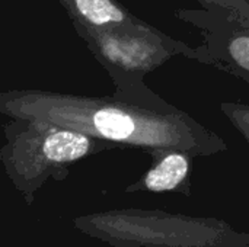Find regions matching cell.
Segmentation results:
<instances>
[{"label":"cell","mask_w":249,"mask_h":247,"mask_svg":"<svg viewBox=\"0 0 249 247\" xmlns=\"http://www.w3.org/2000/svg\"><path fill=\"white\" fill-rule=\"evenodd\" d=\"M0 114L45 119L149 156L160 150H182L194 157H210L229 150L217 132L177 105H150L117 93L9 89L0 92Z\"/></svg>","instance_id":"1"},{"label":"cell","mask_w":249,"mask_h":247,"mask_svg":"<svg viewBox=\"0 0 249 247\" xmlns=\"http://www.w3.org/2000/svg\"><path fill=\"white\" fill-rule=\"evenodd\" d=\"M1 127L4 144L0 162L26 205L34 204L47 181L67 179L74 163L120 148L114 143L38 118H9Z\"/></svg>","instance_id":"2"},{"label":"cell","mask_w":249,"mask_h":247,"mask_svg":"<svg viewBox=\"0 0 249 247\" xmlns=\"http://www.w3.org/2000/svg\"><path fill=\"white\" fill-rule=\"evenodd\" d=\"M71 25L93 58L108 73L117 95L150 105L171 103L152 90L144 77L174 57L181 55L191 60L194 47L162 32L146 20L112 28Z\"/></svg>","instance_id":"3"},{"label":"cell","mask_w":249,"mask_h":247,"mask_svg":"<svg viewBox=\"0 0 249 247\" xmlns=\"http://www.w3.org/2000/svg\"><path fill=\"white\" fill-rule=\"evenodd\" d=\"M83 234L112 247H249V233L225 220L124 208L73 220Z\"/></svg>","instance_id":"4"},{"label":"cell","mask_w":249,"mask_h":247,"mask_svg":"<svg viewBox=\"0 0 249 247\" xmlns=\"http://www.w3.org/2000/svg\"><path fill=\"white\" fill-rule=\"evenodd\" d=\"M175 16L198 29L201 44L193 49V61L212 66L249 84V26L236 16L200 9H177Z\"/></svg>","instance_id":"5"},{"label":"cell","mask_w":249,"mask_h":247,"mask_svg":"<svg viewBox=\"0 0 249 247\" xmlns=\"http://www.w3.org/2000/svg\"><path fill=\"white\" fill-rule=\"evenodd\" d=\"M153 166L136 182L128 185L125 194H181L191 197L193 154L182 150H160L152 156Z\"/></svg>","instance_id":"6"},{"label":"cell","mask_w":249,"mask_h":247,"mask_svg":"<svg viewBox=\"0 0 249 247\" xmlns=\"http://www.w3.org/2000/svg\"><path fill=\"white\" fill-rule=\"evenodd\" d=\"M71 23L93 28L130 26L143 19L130 12L120 0H57Z\"/></svg>","instance_id":"7"},{"label":"cell","mask_w":249,"mask_h":247,"mask_svg":"<svg viewBox=\"0 0 249 247\" xmlns=\"http://www.w3.org/2000/svg\"><path fill=\"white\" fill-rule=\"evenodd\" d=\"M220 111L233 125V128L242 135L249 147V103L238 100L220 102Z\"/></svg>","instance_id":"8"},{"label":"cell","mask_w":249,"mask_h":247,"mask_svg":"<svg viewBox=\"0 0 249 247\" xmlns=\"http://www.w3.org/2000/svg\"><path fill=\"white\" fill-rule=\"evenodd\" d=\"M207 10L225 12L236 16L241 22L249 26V0H196Z\"/></svg>","instance_id":"9"}]
</instances>
